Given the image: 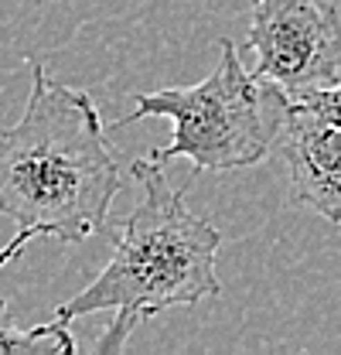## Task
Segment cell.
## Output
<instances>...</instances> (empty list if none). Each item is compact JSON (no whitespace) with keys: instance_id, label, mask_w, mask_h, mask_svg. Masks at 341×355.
Masks as SVG:
<instances>
[{"instance_id":"6da1fadb","label":"cell","mask_w":341,"mask_h":355,"mask_svg":"<svg viewBox=\"0 0 341 355\" xmlns=\"http://www.w3.org/2000/svg\"><path fill=\"white\" fill-rule=\"evenodd\" d=\"M120 178L92 96L51 79L31 58L24 113L0 130V216L42 239L79 246L106 232Z\"/></svg>"},{"instance_id":"7a4b0ae2","label":"cell","mask_w":341,"mask_h":355,"mask_svg":"<svg viewBox=\"0 0 341 355\" xmlns=\"http://www.w3.org/2000/svg\"><path fill=\"white\" fill-rule=\"evenodd\" d=\"M130 171L140 181V202L116 232L110 263L76 297L55 308V318L65 324L113 311L96 352H120L133 328L161 311L191 308L222 294L215 270L222 232L188 209L184 191L168 181L157 157H137Z\"/></svg>"},{"instance_id":"3957f363","label":"cell","mask_w":341,"mask_h":355,"mask_svg":"<svg viewBox=\"0 0 341 355\" xmlns=\"http://www.w3.org/2000/svg\"><path fill=\"white\" fill-rule=\"evenodd\" d=\"M215 69L195 86H168L133 96V113L113 127H130L143 116L174 123L168 147L150 150L161 164L184 157L195 171H239L270 157L290 113V96L273 79L243 65L239 48L218 38Z\"/></svg>"},{"instance_id":"277c9868","label":"cell","mask_w":341,"mask_h":355,"mask_svg":"<svg viewBox=\"0 0 341 355\" xmlns=\"http://www.w3.org/2000/svg\"><path fill=\"white\" fill-rule=\"evenodd\" d=\"M253 72L290 99L341 83V10L331 0H250Z\"/></svg>"},{"instance_id":"5b68a950","label":"cell","mask_w":341,"mask_h":355,"mask_svg":"<svg viewBox=\"0 0 341 355\" xmlns=\"http://www.w3.org/2000/svg\"><path fill=\"white\" fill-rule=\"evenodd\" d=\"M280 154L287 161L290 195L321 219L341 225V127L290 99Z\"/></svg>"},{"instance_id":"8992f818","label":"cell","mask_w":341,"mask_h":355,"mask_svg":"<svg viewBox=\"0 0 341 355\" xmlns=\"http://www.w3.org/2000/svg\"><path fill=\"white\" fill-rule=\"evenodd\" d=\"M0 352H31V355H72L76 352V338L69 331L65 321H51V324H35L24 328L17 324L14 311L7 301H0Z\"/></svg>"},{"instance_id":"52a82bcc","label":"cell","mask_w":341,"mask_h":355,"mask_svg":"<svg viewBox=\"0 0 341 355\" xmlns=\"http://www.w3.org/2000/svg\"><path fill=\"white\" fill-rule=\"evenodd\" d=\"M294 103L304 106V110H311V113H317L321 120H328V123L341 127V83L324 86V89H311V92L297 96Z\"/></svg>"},{"instance_id":"ba28073f","label":"cell","mask_w":341,"mask_h":355,"mask_svg":"<svg viewBox=\"0 0 341 355\" xmlns=\"http://www.w3.org/2000/svg\"><path fill=\"white\" fill-rule=\"evenodd\" d=\"M35 239H42V232H35V229H17V236H14L7 246H0V266L17 260V257L28 250V243H35Z\"/></svg>"}]
</instances>
